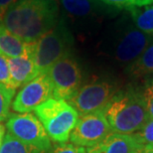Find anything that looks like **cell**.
I'll use <instances>...</instances> for the list:
<instances>
[{"label": "cell", "instance_id": "2", "mask_svg": "<svg viewBox=\"0 0 153 153\" xmlns=\"http://www.w3.org/2000/svg\"><path fill=\"white\" fill-rule=\"evenodd\" d=\"M112 132L134 134L149 116L140 91L132 88L117 91L103 108Z\"/></svg>", "mask_w": 153, "mask_h": 153}, {"label": "cell", "instance_id": "24", "mask_svg": "<svg viewBox=\"0 0 153 153\" xmlns=\"http://www.w3.org/2000/svg\"><path fill=\"white\" fill-rule=\"evenodd\" d=\"M17 1L18 0H0V23L8 9Z\"/></svg>", "mask_w": 153, "mask_h": 153}, {"label": "cell", "instance_id": "22", "mask_svg": "<svg viewBox=\"0 0 153 153\" xmlns=\"http://www.w3.org/2000/svg\"><path fill=\"white\" fill-rule=\"evenodd\" d=\"M48 153H87V150L82 146L76 145L74 143H58L52 146Z\"/></svg>", "mask_w": 153, "mask_h": 153}, {"label": "cell", "instance_id": "20", "mask_svg": "<svg viewBox=\"0 0 153 153\" xmlns=\"http://www.w3.org/2000/svg\"><path fill=\"white\" fill-rule=\"evenodd\" d=\"M140 94L144 102L149 118H153V76L146 79L143 88L140 91Z\"/></svg>", "mask_w": 153, "mask_h": 153}, {"label": "cell", "instance_id": "13", "mask_svg": "<svg viewBox=\"0 0 153 153\" xmlns=\"http://www.w3.org/2000/svg\"><path fill=\"white\" fill-rule=\"evenodd\" d=\"M36 43H27L0 24V55L7 59L23 56L34 52Z\"/></svg>", "mask_w": 153, "mask_h": 153}, {"label": "cell", "instance_id": "7", "mask_svg": "<svg viewBox=\"0 0 153 153\" xmlns=\"http://www.w3.org/2000/svg\"><path fill=\"white\" fill-rule=\"evenodd\" d=\"M118 90L114 84L96 81L82 85L69 100H67L81 115L103 109Z\"/></svg>", "mask_w": 153, "mask_h": 153}, {"label": "cell", "instance_id": "21", "mask_svg": "<svg viewBox=\"0 0 153 153\" xmlns=\"http://www.w3.org/2000/svg\"><path fill=\"white\" fill-rule=\"evenodd\" d=\"M105 4L116 6V7H141V6L152 4L153 0H100Z\"/></svg>", "mask_w": 153, "mask_h": 153}, {"label": "cell", "instance_id": "19", "mask_svg": "<svg viewBox=\"0 0 153 153\" xmlns=\"http://www.w3.org/2000/svg\"><path fill=\"white\" fill-rule=\"evenodd\" d=\"M134 134L142 147L153 148V118H148L142 127Z\"/></svg>", "mask_w": 153, "mask_h": 153}, {"label": "cell", "instance_id": "6", "mask_svg": "<svg viewBox=\"0 0 153 153\" xmlns=\"http://www.w3.org/2000/svg\"><path fill=\"white\" fill-rule=\"evenodd\" d=\"M8 133L33 147L48 152L52 147L44 126L33 114H18L10 116L6 123Z\"/></svg>", "mask_w": 153, "mask_h": 153}, {"label": "cell", "instance_id": "15", "mask_svg": "<svg viewBox=\"0 0 153 153\" xmlns=\"http://www.w3.org/2000/svg\"><path fill=\"white\" fill-rule=\"evenodd\" d=\"M136 29L147 35L153 34V4L128 8Z\"/></svg>", "mask_w": 153, "mask_h": 153}, {"label": "cell", "instance_id": "12", "mask_svg": "<svg viewBox=\"0 0 153 153\" xmlns=\"http://www.w3.org/2000/svg\"><path fill=\"white\" fill-rule=\"evenodd\" d=\"M11 88L17 90L37 76L35 70V51L23 56L8 59Z\"/></svg>", "mask_w": 153, "mask_h": 153}, {"label": "cell", "instance_id": "23", "mask_svg": "<svg viewBox=\"0 0 153 153\" xmlns=\"http://www.w3.org/2000/svg\"><path fill=\"white\" fill-rule=\"evenodd\" d=\"M0 82L11 88V76L8 59L0 55Z\"/></svg>", "mask_w": 153, "mask_h": 153}, {"label": "cell", "instance_id": "5", "mask_svg": "<svg viewBox=\"0 0 153 153\" xmlns=\"http://www.w3.org/2000/svg\"><path fill=\"white\" fill-rule=\"evenodd\" d=\"M51 82L53 97L69 100L82 85V71L71 55L56 62L46 73Z\"/></svg>", "mask_w": 153, "mask_h": 153}, {"label": "cell", "instance_id": "8", "mask_svg": "<svg viewBox=\"0 0 153 153\" xmlns=\"http://www.w3.org/2000/svg\"><path fill=\"white\" fill-rule=\"evenodd\" d=\"M112 130L103 109L81 115L72 130L70 140L76 145L91 147L105 139Z\"/></svg>", "mask_w": 153, "mask_h": 153}, {"label": "cell", "instance_id": "9", "mask_svg": "<svg viewBox=\"0 0 153 153\" xmlns=\"http://www.w3.org/2000/svg\"><path fill=\"white\" fill-rule=\"evenodd\" d=\"M53 97L48 75L41 74L24 85L12 102L11 108L19 114H30L40 105Z\"/></svg>", "mask_w": 153, "mask_h": 153}, {"label": "cell", "instance_id": "16", "mask_svg": "<svg viewBox=\"0 0 153 153\" xmlns=\"http://www.w3.org/2000/svg\"><path fill=\"white\" fill-rule=\"evenodd\" d=\"M61 4L70 17L85 18L94 10V0H61Z\"/></svg>", "mask_w": 153, "mask_h": 153}, {"label": "cell", "instance_id": "17", "mask_svg": "<svg viewBox=\"0 0 153 153\" xmlns=\"http://www.w3.org/2000/svg\"><path fill=\"white\" fill-rule=\"evenodd\" d=\"M0 153H48L40 149L28 145L17 138H15L10 133L5 134L4 139L0 147Z\"/></svg>", "mask_w": 153, "mask_h": 153}, {"label": "cell", "instance_id": "3", "mask_svg": "<svg viewBox=\"0 0 153 153\" xmlns=\"http://www.w3.org/2000/svg\"><path fill=\"white\" fill-rule=\"evenodd\" d=\"M34 111L49 138L58 143L68 141L79 119V114L67 100L54 97L40 105Z\"/></svg>", "mask_w": 153, "mask_h": 153}, {"label": "cell", "instance_id": "26", "mask_svg": "<svg viewBox=\"0 0 153 153\" xmlns=\"http://www.w3.org/2000/svg\"><path fill=\"white\" fill-rule=\"evenodd\" d=\"M137 153H153V148L141 147L138 151H137Z\"/></svg>", "mask_w": 153, "mask_h": 153}, {"label": "cell", "instance_id": "25", "mask_svg": "<svg viewBox=\"0 0 153 153\" xmlns=\"http://www.w3.org/2000/svg\"><path fill=\"white\" fill-rule=\"evenodd\" d=\"M4 136H5V126L0 123V147H1Z\"/></svg>", "mask_w": 153, "mask_h": 153}, {"label": "cell", "instance_id": "11", "mask_svg": "<svg viewBox=\"0 0 153 153\" xmlns=\"http://www.w3.org/2000/svg\"><path fill=\"white\" fill-rule=\"evenodd\" d=\"M142 146L135 134L111 132L97 144L87 148V153H137Z\"/></svg>", "mask_w": 153, "mask_h": 153}, {"label": "cell", "instance_id": "10", "mask_svg": "<svg viewBox=\"0 0 153 153\" xmlns=\"http://www.w3.org/2000/svg\"><path fill=\"white\" fill-rule=\"evenodd\" d=\"M149 44L150 35L145 34L136 28L127 30L115 46V59L123 64L133 63Z\"/></svg>", "mask_w": 153, "mask_h": 153}, {"label": "cell", "instance_id": "1", "mask_svg": "<svg viewBox=\"0 0 153 153\" xmlns=\"http://www.w3.org/2000/svg\"><path fill=\"white\" fill-rule=\"evenodd\" d=\"M55 0H18L5 13L1 23L27 43H36L58 22Z\"/></svg>", "mask_w": 153, "mask_h": 153}, {"label": "cell", "instance_id": "4", "mask_svg": "<svg viewBox=\"0 0 153 153\" xmlns=\"http://www.w3.org/2000/svg\"><path fill=\"white\" fill-rule=\"evenodd\" d=\"M72 34L63 19H59L53 28L36 42V75L45 74L59 60L71 55Z\"/></svg>", "mask_w": 153, "mask_h": 153}, {"label": "cell", "instance_id": "14", "mask_svg": "<svg viewBox=\"0 0 153 153\" xmlns=\"http://www.w3.org/2000/svg\"><path fill=\"white\" fill-rule=\"evenodd\" d=\"M128 74L136 79L153 75V42L150 43L142 54L128 67Z\"/></svg>", "mask_w": 153, "mask_h": 153}, {"label": "cell", "instance_id": "18", "mask_svg": "<svg viewBox=\"0 0 153 153\" xmlns=\"http://www.w3.org/2000/svg\"><path fill=\"white\" fill-rule=\"evenodd\" d=\"M15 91L16 90L0 82V123L9 117Z\"/></svg>", "mask_w": 153, "mask_h": 153}]
</instances>
